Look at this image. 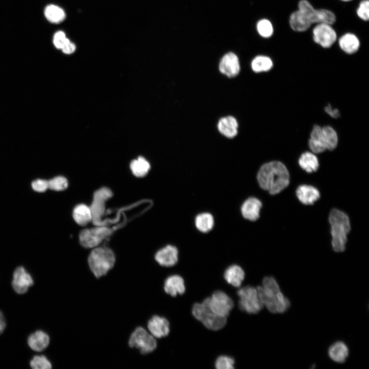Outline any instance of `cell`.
<instances>
[{
    "mask_svg": "<svg viewBox=\"0 0 369 369\" xmlns=\"http://www.w3.org/2000/svg\"><path fill=\"white\" fill-rule=\"evenodd\" d=\"M257 180L262 189L275 195L288 187L290 174L284 164L279 161H272L261 166L257 175Z\"/></svg>",
    "mask_w": 369,
    "mask_h": 369,
    "instance_id": "6da1fadb",
    "label": "cell"
},
{
    "mask_svg": "<svg viewBox=\"0 0 369 369\" xmlns=\"http://www.w3.org/2000/svg\"><path fill=\"white\" fill-rule=\"evenodd\" d=\"M263 306L272 313H283L291 306V302L281 292L278 283L272 276L263 278L262 285L256 287Z\"/></svg>",
    "mask_w": 369,
    "mask_h": 369,
    "instance_id": "7a4b0ae2",
    "label": "cell"
},
{
    "mask_svg": "<svg viewBox=\"0 0 369 369\" xmlns=\"http://www.w3.org/2000/svg\"><path fill=\"white\" fill-rule=\"evenodd\" d=\"M329 220L333 249L336 252H343L345 249L347 235L351 230L349 218L344 212L333 209L330 212Z\"/></svg>",
    "mask_w": 369,
    "mask_h": 369,
    "instance_id": "3957f363",
    "label": "cell"
},
{
    "mask_svg": "<svg viewBox=\"0 0 369 369\" xmlns=\"http://www.w3.org/2000/svg\"><path fill=\"white\" fill-rule=\"evenodd\" d=\"M90 272L97 279L106 276L114 267L116 258L114 252L107 247H95L88 257Z\"/></svg>",
    "mask_w": 369,
    "mask_h": 369,
    "instance_id": "277c9868",
    "label": "cell"
},
{
    "mask_svg": "<svg viewBox=\"0 0 369 369\" xmlns=\"http://www.w3.org/2000/svg\"><path fill=\"white\" fill-rule=\"evenodd\" d=\"M192 313L197 320L211 330H220L227 323V317L219 316L212 311L209 306V297L206 298L201 303H195Z\"/></svg>",
    "mask_w": 369,
    "mask_h": 369,
    "instance_id": "5b68a950",
    "label": "cell"
},
{
    "mask_svg": "<svg viewBox=\"0 0 369 369\" xmlns=\"http://www.w3.org/2000/svg\"><path fill=\"white\" fill-rule=\"evenodd\" d=\"M127 344L129 348L137 350L141 355L152 353L157 345L155 338L140 325L136 326L130 333Z\"/></svg>",
    "mask_w": 369,
    "mask_h": 369,
    "instance_id": "8992f818",
    "label": "cell"
},
{
    "mask_svg": "<svg viewBox=\"0 0 369 369\" xmlns=\"http://www.w3.org/2000/svg\"><path fill=\"white\" fill-rule=\"evenodd\" d=\"M239 297L238 306L241 311L249 314H257L264 307L256 288L250 285L243 286L237 291Z\"/></svg>",
    "mask_w": 369,
    "mask_h": 369,
    "instance_id": "52a82bcc",
    "label": "cell"
},
{
    "mask_svg": "<svg viewBox=\"0 0 369 369\" xmlns=\"http://www.w3.org/2000/svg\"><path fill=\"white\" fill-rule=\"evenodd\" d=\"M111 233V229L102 225L86 229L80 233V243L83 247L86 248H94L97 247Z\"/></svg>",
    "mask_w": 369,
    "mask_h": 369,
    "instance_id": "ba28073f",
    "label": "cell"
},
{
    "mask_svg": "<svg viewBox=\"0 0 369 369\" xmlns=\"http://www.w3.org/2000/svg\"><path fill=\"white\" fill-rule=\"evenodd\" d=\"M209 303L213 313L223 317L228 316L234 306L232 299L222 291H215L212 296L209 297Z\"/></svg>",
    "mask_w": 369,
    "mask_h": 369,
    "instance_id": "9c48e42d",
    "label": "cell"
},
{
    "mask_svg": "<svg viewBox=\"0 0 369 369\" xmlns=\"http://www.w3.org/2000/svg\"><path fill=\"white\" fill-rule=\"evenodd\" d=\"M313 38L322 47L328 48L335 42L337 34L331 25L319 23L313 30Z\"/></svg>",
    "mask_w": 369,
    "mask_h": 369,
    "instance_id": "30bf717a",
    "label": "cell"
},
{
    "mask_svg": "<svg viewBox=\"0 0 369 369\" xmlns=\"http://www.w3.org/2000/svg\"><path fill=\"white\" fill-rule=\"evenodd\" d=\"M112 195L110 189L102 188L95 192L92 204L90 207L92 215V220L97 225H102L100 218L105 211V202Z\"/></svg>",
    "mask_w": 369,
    "mask_h": 369,
    "instance_id": "8fae6325",
    "label": "cell"
},
{
    "mask_svg": "<svg viewBox=\"0 0 369 369\" xmlns=\"http://www.w3.org/2000/svg\"><path fill=\"white\" fill-rule=\"evenodd\" d=\"M11 284L16 293L22 295L27 293L29 288L34 284V280L24 266H19L13 273Z\"/></svg>",
    "mask_w": 369,
    "mask_h": 369,
    "instance_id": "7c38bea8",
    "label": "cell"
},
{
    "mask_svg": "<svg viewBox=\"0 0 369 369\" xmlns=\"http://www.w3.org/2000/svg\"><path fill=\"white\" fill-rule=\"evenodd\" d=\"M147 328L149 333L155 338L160 339L168 335L170 332V323L165 317L154 315L147 321Z\"/></svg>",
    "mask_w": 369,
    "mask_h": 369,
    "instance_id": "4fadbf2b",
    "label": "cell"
},
{
    "mask_svg": "<svg viewBox=\"0 0 369 369\" xmlns=\"http://www.w3.org/2000/svg\"><path fill=\"white\" fill-rule=\"evenodd\" d=\"M178 255V251L176 247L168 245L158 250L156 253L154 258L160 265L171 267L177 262Z\"/></svg>",
    "mask_w": 369,
    "mask_h": 369,
    "instance_id": "5bb4252c",
    "label": "cell"
},
{
    "mask_svg": "<svg viewBox=\"0 0 369 369\" xmlns=\"http://www.w3.org/2000/svg\"><path fill=\"white\" fill-rule=\"evenodd\" d=\"M219 69L221 73L229 77L236 76L240 71L238 58L232 52L225 54L221 58Z\"/></svg>",
    "mask_w": 369,
    "mask_h": 369,
    "instance_id": "9a60e30c",
    "label": "cell"
},
{
    "mask_svg": "<svg viewBox=\"0 0 369 369\" xmlns=\"http://www.w3.org/2000/svg\"><path fill=\"white\" fill-rule=\"evenodd\" d=\"M29 347L33 351L40 352L45 350L49 345V335L42 330H37L31 333L27 340Z\"/></svg>",
    "mask_w": 369,
    "mask_h": 369,
    "instance_id": "2e32d148",
    "label": "cell"
},
{
    "mask_svg": "<svg viewBox=\"0 0 369 369\" xmlns=\"http://www.w3.org/2000/svg\"><path fill=\"white\" fill-rule=\"evenodd\" d=\"M262 203L257 198L250 197L246 199L241 207L242 216L250 221H255L259 217Z\"/></svg>",
    "mask_w": 369,
    "mask_h": 369,
    "instance_id": "e0dca14e",
    "label": "cell"
},
{
    "mask_svg": "<svg viewBox=\"0 0 369 369\" xmlns=\"http://www.w3.org/2000/svg\"><path fill=\"white\" fill-rule=\"evenodd\" d=\"M163 290L172 297L183 294L186 290L183 278L178 275L169 276L164 281Z\"/></svg>",
    "mask_w": 369,
    "mask_h": 369,
    "instance_id": "ac0fdd59",
    "label": "cell"
},
{
    "mask_svg": "<svg viewBox=\"0 0 369 369\" xmlns=\"http://www.w3.org/2000/svg\"><path fill=\"white\" fill-rule=\"evenodd\" d=\"M296 195L299 201L304 204H313L320 197L319 191L310 185H301L296 190Z\"/></svg>",
    "mask_w": 369,
    "mask_h": 369,
    "instance_id": "d6986e66",
    "label": "cell"
},
{
    "mask_svg": "<svg viewBox=\"0 0 369 369\" xmlns=\"http://www.w3.org/2000/svg\"><path fill=\"white\" fill-rule=\"evenodd\" d=\"M217 127L219 132L228 138H233L238 133V122L236 119L232 116L220 119Z\"/></svg>",
    "mask_w": 369,
    "mask_h": 369,
    "instance_id": "ffe728a7",
    "label": "cell"
},
{
    "mask_svg": "<svg viewBox=\"0 0 369 369\" xmlns=\"http://www.w3.org/2000/svg\"><path fill=\"white\" fill-rule=\"evenodd\" d=\"M349 350L343 341H338L333 343L328 349L329 357L335 362L343 363L348 356Z\"/></svg>",
    "mask_w": 369,
    "mask_h": 369,
    "instance_id": "44dd1931",
    "label": "cell"
},
{
    "mask_svg": "<svg viewBox=\"0 0 369 369\" xmlns=\"http://www.w3.org/2000/svg\"><path fill=\"white\" fill-rule=\"evenodd\" d=\"M323 141L322 127L318 125L314 126L309 140V146L312 152L319 154L325 151L326 148Z\"/></svg>",
    "mask_w": 369,
    "mask_h": 369,
    "instance_id": "7402d4cb",
    "label": "cell"
},
{
    "mask_svg": "<svg viewBox=\"0 0 369 369\" xmlns=\"http://www.w3.org/2000/svg\"><path fill=\"white\" fill-rule=\"evenodd\" d=\"M244 276V271L238 265L229 266L224 273V278L226 281L236 288L240 286Z\"/></svg>",
    "mask_w": 369,
    "mask_h": 369,
    "instance_id": "603a6c76",
    "label": "cell"
},
{
    "mask_svg": "<svg viewBox=\"0 0 369 369\" xmlns=\"http://www.w3.org/2000/svg\"><path fill=\"white\" fill-rule=\"evenodd\" d=\"M291 28L296 32H303L311 26V23L299 10L293 12L289 17Z\"/></svg>",
    "mask_w": 369,
    "mask_h": 369,
    "instance_id": "cb8c5ba5",
    "label": "cell"
},
{
    "mask_svg": "<svg viewBox=\"0 0 369 369\" xmlns=\"http://www.w3.org/2000/svg\"><path fill=\"white\" fill-rule=\"evenodd\" d=\"M339 45L347 54H354L359 48L360 42L357 36L351 33L343 35L339 39Z\"/></svg>",
    "mask_w": 369,
    "mask_h": 369,
    "instance_id": "d4e9b609",
    "label": "cell"
},
{
    "mask_svg": "<svg viewBox=\"0 0 369 369\" xmlns=\"http://www.w3.org/2000/svg\"><path fill=\"white\" fill-rule=\"evenodd\" d=\"M298 10L310 20L311 24L321 22V11L315 9L307 0H300L298 4Z\"/></svg>",
    "mask_w": 369,
    "mask_h": 369,
    "instance_id": "484cf974",
    "label": "cell"
},
{
    "mask_svg": "<svg viewBox=\"0 0 369 369\" xmlns=\"http://www.w3.org/2000/svg\"><path fill=\"white\" fill-rule=\"evenodd\" d=\"M298 162L300 167L308 173L316 171L319 167L318 159L313 152L303 153L299 158Z\"/></svg>",
    "mask_w": 369,
    "mask_h": 369,
    "instance_id": "4316f807",
    "label": "cell"
},
{
    "mask_svg": "<svg viewBox=\"0 0 369 369\" xmlns=\"http://www.w3.org/2000/svg\"><path fill=\"white\" fill-rule=\"evenodd\" d=\"M73 216L77 223L85 225L92 220L90 208L84 204L77 205L74 209Z\"/></svg>",
    "mask_w": 369,
    "mask_h": 369,
    "instance_id": "83f0119b",
    "label": "cell"
},
{
    "mask_svg": "<svg viewBox=\"0 0 369 369\" xmlns=\"http://www.w3.org/2000/svg\"><path fill=\"white\" fill-rule=\"evenodd\" d=\"M45 16L50 23L58 24L63 22L66 14L64 10L55 5H49L45 9Z\"/></svg>",
    "mask_w": 369,
    "mask_h": 369,
    "instance_id": "f1b7e54d",
    "label": "cell"
},
{
    "mask_svg": "<svg viewBox=\"0 0 369 369\" xmlns=\"http://www.w3.org/2000/svg\"><path fill=\"white\" fill-rule=\"evenodd\" d=\"M195 224L198 231L202 233H207L213 228L214 224L213 216L209 213H200L195 217Z\"/></svg>",
    "mask_w": 369,
    "mask_h": 369,
    "instance_id": "f546056e",
    "label": "cell"
},
{
    "mask_svg": "<svg viewBox=\"0 0 369 369\" xmlns=\"http://www.w3.org/2000/svg\"><path fill=\"white\" fill-rule=\"evenodd\" d=\"M322 136L326 150H333L338 144V136L336 131L331 126L322 127Z\"/></svg>",
    "mask_w": 369,
    "mask_h": 369,
    "instance_id": "4dcf8cb0",
    "label": "cell"
},
{
    "mask_svg": "<svg viewBox=\"0 0 369 369\" xmlns=\"http://www.w3.org/2000/svg\"><path fill=\"white\" fill-rule=\"evenodd\" d=\"M130 169L133 174L136 177L145 176L150 169L149 162L143 157L139 156L132 161Z\"/></svg>",
    "mask_w": 369,
    "mask_h": 369,
    "instance_id": "1f68e13d",
    "label": "cell"
},
{
    "mask_svg": "<svg viewBox=\"0 0 369 369\" xmlns=\"http://www.w3.org/2000/svg\"><path fill=\"white\" fill-rule=\"evenodd\" d=\"M273 66L272 59L264 55L256 56L251 63L252 69L256 73L268 71L272 69Z\"/></svg>",
    "mask_w": 369,
    "mask_h": 369,
    "instance_id": "d6a6232c",
    "label": "cell"
},
{
    "mask_svg": "<svg viewBox=\"0 0 369 369\" xmlns=\"http://www.w3.org/2000/svg\"><path fill=\"white\" fill-rule=\"evenodd\" d=\"M29 365L32 369H51L52 367L51 362L43 355L33 356L29 362Z\"/></svg>",
    "mask_w": 369,
    "mask_h": 369,
    "instance_id": "836d02e7",
    "label": "cell"
},
{
    "mask_svg": "<svg viewBox=\"0 0 369 369\" xmlns=\"http://www.w3.org/2000/svg\"><path fill=\"white\" fill-rule=\"evenodd\" d=\"M258 33L263 37H269L273 33V27L271 22L266 19L260 20L257 24Z\"/></svg>",
    "mask_w": 369,
    "mask_h": 369,
    "instance_id": "e575fe53",
    "label": "cell"
},
{
    "mask_svg": "<svg viewBox=\"0 0 369 369\" xmlns=\"http://www.w3.org/2000/svg\"><path fill=\"white\" fill-rule=\"evenodd\" d=\"M48 181L49 189L54 191H63L65 190L68 185L67 179L61 176L55 177Z\"/></svg>",
    "mask_w": 369,
    "mask_h": 369,
    "instance_id": "d590c367",
    "label": "cell"
},
{
    "mask_svg": "<svg viewBox=\"0 0 369 369\" xmlns=\"http://www.w3.org/2000/svg\"><path fill=\"white\" fill-rule=\"evenodd\" d=\"M234 362L233 358L222 355L216 359L215 366L217 369H231L234 368Z\"/></svg>",
    "mask_w": 369,
    "mask_h": 369,
    "instance_id": "8d00e7d4",
    "label": "cell"
},
{
    "mask_svg": "<svg viewBox=\"0 0 369 369\" xmlns=\"http://www.w3.org/2000/svg\"><path fill=\"white\" fill-rule=\"evenodd\" d=\"M358 16L364 21L369 19V1L368 0L362 1L357 10Z\"/></svg>",
    "mask_w": 369,
    "mask_h": 369,
    "instance_id": "74e56055",
    "label": "cell"
},
{
    "mask_svg": "<svg viewBox=\"0 0 369 369\" xmlns=\"http://www.w3.org/2000/svg\"><path fill=\"white\" fill-rule=\"evenodd\" d=\"M70 40L62 31L56 32L53 38V43L54 46L58 49H61Z\"/></svg>",
    "mask_w": 369,
    "mask_h": 369,
    "instance_id": "f35d334b",
    "label": "cell"
},
{
    "mask_svg": "<svg viewBox=\"0 0 369 369\" xmlns=\"http://www.w3.org/2000/svg\"><path fill=\"white\" fill-rule=\"evenodd\" d=\"M31 186L32 189L37 192H44L49 189L48 180L43 179H37L33 181Z\"/></svg>",
    "mask_w": 369,
    "mask_h": 369,
    "instance_id": "ab89813d",
    "label": "cell"
},
{
    "mask_svg": "<svg viewBox=\"0 0 369 369\" xmlns=\"http://www.w3.org/2000/svg\"><path fill=\"white\" fill-rule=\"evenodd\" d=\"M76 49L75 45L69 40L61 49L62 51L67 54H70L73 53Z\"/></svg>",
    "mask_w": 369,
    "mask_h": 369,
    "instance_id": "60d3db41",
    "label": "cell"
},
{
    "mask_svg": "<svg viewBox=\"0 0 369 369\" xmlns=\"http://www.w3.org/2000/svg\"><path fill=\"white\" fill-rule=\"evenodd\" d=\"M325 111L332 117L337 118L340 116V112L336 109H333L332 106L328 104L324 108Z\"/></svg>",
    "mask_w": 369,
    "mask_h": 369,
    "instance_id": "b9f144b4",
    "label": "cell"
},
{
    "mask_svg": "<svg viewBox=\"0 0 369 369\" xmlns=\"http://www.w3.org/2000/svg\"><path fill=\"white\" fill-rule=\"evenodd\" d=\"M6 327V322L4 315L2 312L0 311V335L4 332Z\"/></svg>",
    "mask_w": 369,
    "mask_h": 369,
    "instance_id": "7bdbcfd3",
    "label": "cell"
},
{
    "mask_svg": "<svg viewBox=\"0 0 369 369\" xmlns=\"http://www.w3.org/2000/svg\"><path fill=\"white\" fill-rule=\"evenodd\" d=\"M341 1H351V0H341Z\"/></svg>",
    "mask_w": 369,
    "mask_h": 369,
    "instance_id": "ee69618b",
    "label": "cell"
}]
</instances>
